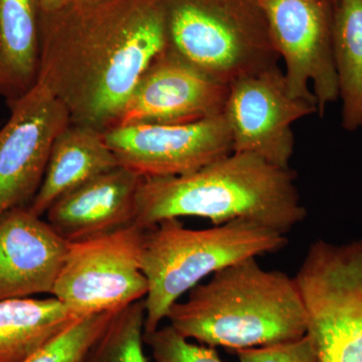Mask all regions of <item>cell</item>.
Returning a JSON list of instances; mask_svg holds the SVG:
<instances>
[{
	"instance_id": "cell-1",
	"label": "cell",
	"mask_w": 362,
	"mask_h": 362,
	"mask_svg": "<svg viewBox=\"0 0 362 362\" xmlns=\"http://www.w3.org/2000/svg\"><path fill=\"white\" fill-rule=\"evenodd\" d=\"M37 82L71 124L115 127L150 64L169 45L165 0H102L40 14Z\"/></svg>"
},
{
	"instance_id": "cell-2",
	"label": "cell",
	"mask_w": 362,
	"mask_h": 362,
	"mask_svg": "<svg viewBox=\"0 0 362 362\" xmlns=\"http://www.w3.org/2000/svg\"><path fill=\"white\" fill-rule=\"evenodd\" d=\"M306 214L291 168L232 152L187 175L143 177L134 225L150 228L168 218L194 216L214 226L250 221L286 235Z\"/></svg>"
},
{
	"instance_id": "cell-3",
	"label": "cell",
	"mask_w": 362,
	"mask_h": 362,
	"mask_svg": "<svg viewBox=\"0 0 362 362\" xmlns=\"http://www.w3.org/2000/svg\"><path fill=\"white\" fill-rule=\"evenodd\" d=\"M166 319L187 339L233 350L289 341L307 333L295 278L249 258L213 274L176 302Z\"/></svg>"
},
{
	"instance_id": "cell-4",
	"label": "cell",
	"mask_w": 362,
	"mask_h": 362,
	"mask_svg": "<svg viewBox=\"0 0 362 362\" xmlns=\"http://www.w3.org/2000/svg\"><path fill=\"white\" fill-rule=\"evenodd\" d=\"M287 243L284 233L245 220L192 230L180 218H168L146 228L142 251V269L148 282L145 334L160 327L173 305L207 276L238 262L280 251Z\"/></svg>"
},
{
	"instance_id": "cell-5",
	"label": "cell",
	"mask_w": 362,
	"mask_h": 362,
	"mask_svg": "<svg viewBox=\"0 0 362 362\" xmlns=\"http://www.w3.org/2000/svg\"><path fill=\"white\" fill-rule=\"evenodd\" d=\"M169 47L230 85L277 66L259 0H165Z\"/></svg>"
},
{
	"instance_id": "cell-6",
	"label": "cell",
	"mask_w": 362,
	"mask_h": 362,
	"mask_svg": "<svg viewBox=\"0 0 362 362\" xmlns=\"http://www.w3.org/2000/svg\"><path fill=\"white\" fill-rule=\"evenodd\" d=\"M295 281L321 362H362V239L314 242Z\"/></svg>"
},
{
	"instance_id": "cell-7",
	"label": "cell",
	"mask_w": 362,
	"mask_h": 362,
	"mask_svg": "<svg viewBox=\"0 0 362 362\" xmlns=\"http://www.w3.org/2000/svg\"><path fill=\"white\" fill-rule=\"evenodd\" d=\"M145 230L131 225L94 239L70 243L52 296L82 317L116 312L144 299Z\"/></svg>"
},
{
	"instance_id": "cell-8",
	"label": "cell",
	"mask_w": 362,
	"mask_h": 362,
	"mask_svg": "<svg viewBox=\"0 0 362 362\" xmlns=\"http://www.w3.org/2000/svg\"><path fill=\"white\" fill-rule=\"evenodd\" d=\"M272 45L285 64L284 77L293 97L317 105L323 117L339 99L331 0H259Z\"/></svg>"
},
{
	"instance_id": "cell-9",
	"label": "cell",
	"mask_w": 362,
	"mask_h": 362,
	"mask_svg": "<svg viewBox=\"0 0 362 362\" xmlns=\"http://www.w3.org/2000/svg\"><path fill=\"white\" fill-rule=\"evenodd\" d=\"M314 113L315 103L290 94L278 66L232 83L223 111L233 152L282 168H290L294 153L293 124Z\"/></svg>"
},
{
	"instance_id": "cell-10",
	"label": "cell",
	"mask_w": 362,
	"mask_h": 362,
	"mask_svg": "<svg viewBox=\"0 0 362 362\" xmlns=\"http://www.w3.org/2000/svg\"><path fill=\"white\" fill-rule=\"evenodd\" d=\"M7 106L11 116L0 129V216L30 206L54 140L71 125L65 106L42 83Z\"/></svg>"
},
{
	"instance_id": "cell-11",
	"label": "cell",
	"mask_w": 362,
	"mask_h": 362,
	"mask_svg": "<svg viewBox=\"0 0 362 362\" xmlns=\"http://www.w3.org/2000/svg\"><path fill=\"white\" fill-rule=\"evenodd\" d=\"M119 164L142 177L187 175L233 152L225 115L185 124H133L105 131Z\"/></svg>"
},
{
	"instance_id": "cell-12",
	"label": "cell",
	"mask_w": 362,
	"mask_h": 362,
	"mask_svg": "<svg viewBox=\"0 0 362 362\" xmlns=\"http://www.w3.org/2000/svg\"><path fill=\"white\" fill-rule=\"evenodd\" d=\"M228 90L230 85L192 65L168 45L138 81L116 126L192 123L221 115Z\"/></svg>"
},
{
	"instance_id": "cell-13",
	"label": "cell",
	"mask_w": 362,
	"mask_h": 362,
	"mask_svg": "<svg viewBox=\"0 0 362 362\" xmlns=\"http://www.w3.org/2000/svg\"><path fill=\"white\" fill-rule=\"evenodd\" d=\"M69 244L28 206L0 216V301L52 295Z\"/></svg>"
},
{
	"instance_id": "cell-14",
	"label": "cell",
	"mask_w": 362,
	"mask_h": 362,
	"mask_svg": "<svg viewBox=\"0 0 362 362\" xmlns=\"http://www.w3.org/2000/svg\"><path fill=\"white\" fill-rule=\"evenodd\" d=\"M142 176L117 166L54 202L47 223L68 243L94 239L134 225L136 195Z\"/></svg>"
},
{
	"instance_id": "cell-15",
	"label": "cell",
	"mask_w": 362,
	"mask_h": 362,
	"mask_svg": "<svg viewBox=\"0 0 362 362\" xmlns=\"http://www.w3.org/2000/svg\"><path fill=\"white\" fill-rule=\"evenodd\" d=\"M119 165L104 132L71 124L54 140L42 185L28 209L42 216L59 197Z\"/></svg>"
},
{
	"instance_id": "cell-16",
	"label": "cell",
	"mask_w": 362,
	"mask_h": 362,
	"mask_svg": "<svg viewBox=\"0 0 362 362\" xmlns=\"http://www.w3.org/2000/svg\"><path fill=\"white\" fill-rule=\"evenodd\" d=\"M39 0H0V98L13 103L39 78Z\"/></svg>"
},
{
	"instance_id": "cell-17",
	"label": "cell",
	"mask_w": 362,
	"mask_h": 362,
	"mask_svg": "<svg viewBox=\"0 0 362 362\" xmlns=\"http://www.w3.org/2000/svg\"><path fill=\"white\" fill-rule=\"evenodd\" d=\"M78 318L54 297L0 301V362L25 361Z\"/></svg>"
},
{
	"instance_id": "cell-18",
	"label": "cell",
	"mask_w": 362,
	"mask_h": 362,
	"mask_svg": "<svg viewBox=\"0 0 362 362\" xmlns=\"http://www.w3.org/2000/svg\"><path fill=\"white\" fill-rule=\"evenodd\" d=\"M333 52L341 126L362 128V0H337L333 11Z\"/></svg>"
},
{
	"instance_id": "cell-19",
	"label": "cell",
	"mask_w": 362,
	"mask_h": 362,
	"mask_svg": "<svg viewBox=\"0 0 362 362\" xmlns=\"http://www.w3.org/2000/svg\"><path fill=\"white\" fill-rule=\"evenodd\" d=\"M144 299L116 312L80 362H147Z\"/></svg>"
},
{
	"instance_id": "cell-20",
	"label": "cell",
	"mask_w": 362,
	"mask_h": 362,
	"mask_svg": "<svg viewBox=\"0 0 362 362\" xmlns=\"http://www.w3.org/2000/svg\"><path fill=\"white\" fill-rule=\"evenodd\" d=\"M116 312L80 317L23 362H80Z\"/></svg>"
},
{
	"instance_id": "cell-21",
	"label": "cell",
	"mask_w": 362,
	"mask_h": 362,
	"mask_svg": "<svg viewBox=\"0 0 362 362\" xmlns=\"http://www.w3.org/2000/svg\"><path fill=\"white\" fill-rule=\"evenodd\" d=\"M154 362H223L214 347L190 342L170 325L145 334Z\"/></svg>"
},
{
	"instance_id": "cell-22",
	"label": "cell",
	"mask_w": 362,
	"mask_h": 362,
	"mask_svg": "<svg viewBox=\"0 0 362 362\" xmlns=\"http://www.w3.org/2000/svg\"><path fill=\"white\" fill-rule=\"evenodd\" d=\"M240 362H321L308 334L289 341L235 350Z\"/></svg>"
},
{
	"instance_id": "cell-23",
	"label": "cell",
	"mask_w": 362,
	"mask_h": 362,
	"mask_svg": "<svg viewBox=\"0 0 362 362\" xmlns=\"http://www.w3.org/2000/svg\"><path fill=\"white\" fill-rule=\"evenodd\" d=\"M40 14H52L65 8L73 0H39Z\"/></svg>"
},
{
	"instance_id": "cell-24",
	"label": "cell",
	"mask_w": 362,
	"mask_h": 362,
	"mask_svg": "<svg viewBox=\"0 0 362 362\" xmlns=\"http://www.w3.org/2000/svg\"><path fill=\"white\" fill-rule=\"evenodd\" d=\"M102 1V0H73L71 4H95V2Z\"/></svg>"
},
{
	"instance_id": "cell-25",
	"label": "cell",
	"mask_w": 362,
	"mask_h": 362,
	"mask_svg": "<svg viewBox=\"0 0 362 362\" xmlns=\"http://www.w3.org/2000/svg\"><path fill=\"white\" fill-rule=\"evenodd\" d=\"M331 1L335 2V1H337V0H331Z\"/></svg>"
}]
</instances>
